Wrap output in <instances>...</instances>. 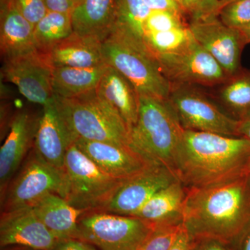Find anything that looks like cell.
<instances>
[{"mask_svg": "<svg viewBox=\"0 0 250 250\" xmlns=\"http://www.w3.org/2000/svg\"><path fill=\"white\" fill-rule=\"evenodd\" d=\"M250 222V187L243 176L197 188H188L183 225L192 238L231 244Z\"/></svg>", "mask_w": 250, "mask_h": 250, "instance_id": "cell-1", "label": "cell"}, {"mask_svg": "<svg viewBox=\"0 0 250 250\" xmlns=\"http://www.w3.org/2000/svg\"><path fill=\"white\" fill-rule=\"evenodd\" d=\"M250 156L241 136L184 129L175 173L187 188L207 187L242 176Z\"/></svg>", "mask_w": 250, "mask_h": 250, "instance_id": "cell-2", "label": "cell"}, {"mask_svg": "<svg viewBox=\"0 0 250 250\" xmlns=\"http://www.w3.org/2000/svg\"><path fill=\"white\" fill-rule=\"evenodd\" d=\"M139 101L137 121L129 131V147L150 164L175 173L184 129L167 100L140 95Z\"/></svg>", "mask_w": 250, "mask_h": 250, "instance_id": "cell-3", "label": "cell"}, {"mask_svg": "<svg viewBox=\"0 0 250 250\" xmlns=\"http://www.w3.org/2000/svg\"><path fill=\"white\" fill-rule=\"evenodd\" d=\"M105 63L132 83L139 95L167 100L172 84L143 41L113 28L103 41Z\"/></svg>", "mask_w": 250, "mask_h": 250, "instance_id": "cell-4", "label": "cell"}, {"mask_svg": "<svg viewBox=\"0 0 250 250\" xmlns=\"http://www.w3.org/2000/svg\"><path fill=\"white\" fill-rule=\"evenodd\" d=\"M54 100L75 141L83 139L129 147V134L124 122L118 113L99 96L96 89L75 98L54 96Z\"/></svg>", "mask_w": 250, "mask_h": 250, "instance_id": "cell-5", "label": "cell"}, {"mask_svg": "<svg viewBox=\"0 0 250 250\" xmlns=\"http://www.w3.org/2000/svg\"><path fill=\"white\" fill-rule=\"evenodd\" d=\"M62 197L77 209L99 211L111 200L125 180L105 173L74 143L65 155Z\"/></svg>", "mask_w": 250, "mask_h": 250, "instance_id": "cell-6", "label": "cell"}, {"mask_svg": "<svg viewBox=\"0 0 250 250\" xmlns=\"http://www.w3.org/2000/svg\"><path fill=\"white\" fill-rule=\"evenodd\" d=\"M152 229L136 217L85 212L79 220L75 238L101 250H138Z\"/></svg>", "mask_w": 250, "mask_h": 250, "instance_id": "cell-7", "label": "cell"}, {"mask_svg": "<svg viewBox=\"0 0 250 250\" xmlns=\"http://www.w3.org/2000/svg\"><path fill=\"white\" fill-rule=\"evenodd\" d=\"M167 101L184 129L238 136V119L191 85H172Z\"/></svg>", "mask_w": 250, "mask_h": 250, "instance_id": "cell-8", "label": "cell"}, {"mask_svg": "<svg viewBox=\"0 0 250 250\" xmlns=\"http://www.w3.org/2000/svg\"><path fill=\"white\" fill-rule=\"evenodd\" d=\"M63 187V170L49 165L34 152L1 194V213L33 207L49 194L62 197Z\"/></svg>", "mask_w": 250, "mask_h": 250, "instance_id": "cell-9", "label": "cell"}, {"mask_svg": "<svg viewBox=\"0 0 250 250\" xmlns=\"http://www.w3.org/2000/svg\"><path fill=\"white\" fill-rule=\"evenodd\" d=\"M156 58L172 85H220L229 78L195 38L180 50Z\"/></svg>", "mask_w": 250, "mask_h": 250, "instance_id": "cell-10", "label": "cell"}, {"mask_svg": "<svg viewBox=\"0 0 250 250\" xmlns=\"http://www.w3.org/2000/svg\"><path fill=\"white\" fill-rule=\"evenodd\" d=\"M53 70L47 56L36 50L4 62L2 74L27 100L43 106L53 99Z\"/></svg>", "mask_w": 250, "mask_h": 250, "instance_id": "cell-11", "label": "cell"}, {"mask_svg": "<svg viewBox=\"0 0 250 250\" xmlns=\"http://www.w3.org/2000/svg\"><path fill=\"white\" fill-rule=\"evenodd\" d=\"M179 179L166 166L150 165L126 179L100 212L133 216L158 191Z\"/></svg>", "mask_w": 250, "mask_h": 250, "instance_id": "cell-12", "label": "cell"}, {"mask_svg": "<svg viewBox=\"0 0 250 250\" xmlns=\"http://www.w3.org/2000/svg\"><path fill=\"white\" fill-rule=\"evenodd\" d=\"M218 16L212 14L192 18L188 26L195 40L231 77L239 71L240 57L244 42L239 30L225 25Z\"/></svg>", "mask_w": 250, "mask_h": 250, "instance_id": "cell-13", "label": "cell"}, {"mask_svg": "<svg viewBox=\"0 0 250 250\" xmlns=\"http://www.w3.org/2000/svg\"><path fill=\"white\" fill-rule=\"evenodd\" d=\"M59 241L36 216L31 207L1 213V248L20 246L36 250H51Z\"/></svg>", "mask_w": 250, "mask_h": 250, "instance_id": "cell-14", "label": "cell"}, {"mask_svg": "<svg viewBox=\"0 0 250 250\" xmlns=\"http://www.w3.org/2000/svg\"><path fill=\"white\" fill-rule=\"evenodd\" d=\"M73 136L64 123L53 99L42 106L34 139V153L59 170H63L69 147L75 143Z\"/></svg>", "mask_w": 250, "mask_h": 250, "instance_id": "cell-15", "label": "cell"}, {"mask_svg": "<svg viewBox=\"0 0 250 250\" xmlns=\"http://www.w3.org/2000/svg\"><path fill=\"white\" fill-rule=\"evenodd\" d=\"M75 144L105 173L119 180L131 178L154 165L129 146L83 139L76 140Z\"/></svg>", "mask_w": 250, "mask_h": 250, "instance_id": "cell-16", "label": "cell"}, {"mask_svg": "<svg viewBox=\"0 0 250 250\" xmlns=\"http://www.w3.org/2000/svg\"><path fill=\"white\" fill-rule=\"evenodd\" d=\"M39 120L26 110L18 111L11 118L9 133L0 149L1 195L34 142Z\"/></svg>", "mask_w": 250, "mask_h": 250, "instance_id": "cell-17", "label": "cell"}, {"mask_svg": "<svg viewBox=\"0 0 250 250\" xmlns=\"http://www.w3.org/2000/svg\"><path fill=\"white\" fill-rule=\"evenodd\" d=\"M34 27L20 12L13 0H3L0 47L4 62L37 50Z\"/></svg>", "mask_w": 250, "mask_h": 250, "instance_id": "cell-18", "label": "cell"}, {"mask_svg": "<svg viewBox=\"0 0 250 250\" xmlns=\"http://www.w3.org/2000/svg\"><path fill=\"white\" fill-rule=\"evenodd\" d=\"M96 92L121 116L129 134L137 121L139 110L140 95L132 83L107 65Z\"/></svg>", "mask_w": 250, "mask_h": 250, "instance_id": "cell-19", "label": "cell"}, {"mask_svg": "<svg viewBox=\"0 0 250 250\" xmlns=\"http://www.w3.org/2000/svg\"><path fill=\"white\" fill-rule=\"evenodd\" d=\"M52 66L93 67L105 64L103 41L95 36L73 33L45 54Z\"/></svg>", "mask_w": 250, "mask_h": 250, "instance_id": "cell-20", "label": "cell"}, {"mask_svg": "<svg viewBox=\"0 0 250 250\" xmlns=\"http://www.w3.org/2000/svg\"><path fill=\"white\" fill-rule=\"evenodd\" d=\"M188 188L179 179L161 189L135 214L152 226L183 224Z\"/></svg>", "mask_w": 250, "mask_h": 250, "instance_id": "cell-21", "label": "cell"}, {"mask_svg": "<svg viewBox=\"0 0 250 250\" xmlns=\"http://www.w3.org/2000/svg\"><path fill=\"white\" fill-rule=\"evenodd\" d=\"M117 0H80L72 11L74 33L104 40L115 25Z\"/></svg>", "mask_w": 250, "mask_h": 250, "instance_id": "cell-22", "label": "cell"}, {"mask_svg": "<svg viewBox=\"0 0 250 250\" xmlns=\"http://www.w3.org/2000/svg\"><path fill=\"white\" fill-rule=\"evenodd\" d=\"M36 216L59 240L75 238L85 211L77 209L57 194H49L31 207Z\"/></svg>", "mask_w": 250, "mask_h": 250, "instance_id": "cell-23", "label": "cell"}, {"mask_svg": "<svg viewBox=\"0 0 250 250\" xmlns=\"http://www.w3.org/2000/svg\"><path fill=\"white\" fill-rule=\"evenodd\" d=\"M107 65L93 67H55L52 75L54 97L71 98L96 89Z\"/></svg>", "mask_w": 250, "mask_h": 250, "instance_id": "cell-24", "label": "cell"}, {"mask_svg": "<svg viewBox=\"0 0 250 250\" xmlns=\"http://www.w3.org/2000/svg\"><path fill=\"white\" fill-rule=\"evenodd\" d=\"M73 33L71 14L48 11L34 27L36 48L47 54Z\"/></svg>", "mask_w": 250, "mask_h": 250, "instance_id": "cell-25", "label": "cell"}, {"mask_svg": "<svg viewBox=\"0 0 250 250\" xmlns=\"http://www.w3.org/2000/svg\"><path fill=\"white\" fill-rule=\"evenodd\" d=\"M151 11L143 0H117L116 22L113 28L143 41L144 25Z\"/></svg>", "mask_w": 250, "mask_h": 250, "instance_id": "cell-26", "label": "cell"}, {"mask_svg": "<svg viewBox=\"0 0 250 250\" xmlns=\"http://www.w3.org/2000/svg\"><path fill=\"white\" fill-rule=\"evenodd\" d=\"M222 103L241 117L250 111V73H237L222 83L218 92Z\"/></svg>", "mask_w": 250, "mask_h": 250, "instance_id": "cell-27", "label": "cell"}, {"mask_svg": "<svg viewBox=\"0 0 250 250\" xmlns=\"http://www.w3.org/2000/svg\"><path fill=\"white\" fill-rule=\"evenodd\" d=\"M189 26L160 32L146 33L143 42L154 57L174 53L184 48L193 39Z\"/></svg>", "mask_w": 250, "mask_h": 250, "instance_id": "cell-28", "label": "cell"}, {"mask_svg": "<svg viewBox=\"0 0 250 250\" xmlns=\"http://www.w3.org/2000/svg\"><path fill=\"white\" fill-rule=\"evenodd\" d=\"M218 16L228 27L241 29L250 23V0H234L221 8Z\"/></svg>", "mask_w": 250, "mask_h": 250, "instance_id": "cell-29", "label": "cell"}, {"mask_svg": "<svg viewBox=\"0 0 250 250\" xmlns=\"http://www.w3.org/2000/svg\"><path fill=\"white\" fill-rule=\"evenodd\" d=\"M179 225L154 226L138 250H168L182 228Z\"/></svg>", "mask_w": 250, "mask_h": 250, "instance_id": "cell-30", "label": "cell"}, {"mask_svg": "<svg viewBox=\"0 0 250 250\" xmlns=\"http://www.w3.org/2000/svg\"><path fill=\"white\" fill-rule=\"evenodd\" d=\"M186 26L187 25L184 22L183 15L170 11H152L145 22L144 34L168 31Z\"/></svg>", "mask_w": 250, "mask_h": 250, "instance_id": "cell-31", "label": "cell"}, {"mask_svg": "<svg viewBox=\"0 0 250 250\" xmlns=\"http://www.w3.org/2000/svg\"><path fill=\"white\" fill-rule=\"evenodd\" d=\"M20 12L31 24H37L48 12L44 0H13Z\"/></svg>", "mask_w": 250, "mask_h": 250, "instance_id": "cell-32", "label": "cell"}, {"mask_svg": "<svg viewBox=\"0 0 250 250\" xmlns=\"http://www.w3.org/2000/svg\"><path fill=\"white\" fill-rule=\"evenodd\" d=\"M192 239V250H232L229 244L215 238L202 237Z\"/></svg>", "mask_w": 250, "mask_h": 250, "instance_id": "cell-33", "label": "cell"}, {"mask_svg": "<svg viewBox=\"0 0 250 250\" xmlns=\"http://www.w3.org/2000/svg\"><path fill=\"white\" fill-rule=\"evenodd\" d=\"M150 11H170L183 15L184 11L177 0H143Z\"/></svg>", "mask_w": 250, "mask_h": 250, "instance_id": "cell-34", "label": "cell"}, {"mask_svg": "<svg viewBox=\"0 0 250 250\" xmlns=\"http://www.w3.org/2000/svg\"><path fill=\"white\" fill-rule=\"evenodd\" d=\"M51 250H98L88 242L75 238L59 240L53 249Z\"/></svg>", "mask_w": 250, "mask_h": 250, "instance_id": "cell-35", "label": "cell"}, {"mask_svg": "<svg viewBox=\"0 0 250 250\" xmlns=\"http://www.w3.org/2000/svg\"><path fill=\"white\" fill-rule=\"evenodd\" d=\"M79 1L80 0H44L48 11L69 14H72Z\"/></svg>", "mask_w": 250, "mask_h": 250, "instance_id": "cell-36", "label": "cell"}, {"mask_svg": "<svg viewBox=\"0 0 250 250\" xmlns=\"http://www.w3.org/2000/svg\"><path fill=\"white\" fill-rule=\"evenodd\" d=\"M193 239L182 224L178 234L168 250H192Z\"/></svg>", "mask_w": 250, "mask_h": 250, "instance_id": "cell-37", "label": "cell"}, {"mask_svg": "<svg viewBox=\"0 0 250 250\" xmlns=\"http://www.w3.org/2000/svg\"><path fill=\"white\" fill-rule=\"evenodd\" d=\"M230 246L232 250H250V222Z\"/></svg>", "mask_w": 250, "mask_h": 250, "instance_id": "cell-38", "label": "cell"}, {"mask_svg": "<svg viewBox=\"0 0 250 250\" xmlns=\"http://www.w3.org/2000/svg\"><path fill=\"white\" fill-rule=\"evenodd\" d=\"M205 0H177L184 12L189 13L192 18L200 13Z\"/></svg>", "mask_w": 250, "mask_h": 250, "instance_id": "cell-39", "label": "cell"}, {"mask_svg": "<svg viewBox=\"0 0 250 250\" xmlns=\"http://www.w3.org/2000/svg\"><path fill=\"white\" fill-rule=\"evenodd\" d=\"M237 132L238 136L250 141V111L238 118Z\"/></svg>", "mask_w": 250, "mask_h": 250, "instance_id": "cell-40", "label": "cell"}, {"mask_svg": "<svg viewBox=\"0 0 250 250\" xmlns=\"http://www.w3.org/2000/svg\"><path fill=\"white\" fill-rule=\"evenodd\" d=\"M218 1L219 0H205L200 13L192 18H200L212 14L217 15L216 11Z\"/></svg>", "mask_w": 250, "mask_h": 250, "instance_id": "cell-41", "label": "cell"}, {"mask_svg": "<svg viewBox=\"0 0 250 250\" xmlns=\"http://www.w3.org/2000/svg\"><path fill=\"white\" fill-rule=\"evenodd\" d=\"M238 30L241 33L242 39H243L244 44L250 42V23L248 25L245 26L244 27L238 29Z\"/></svg>", "mask_w": 250, "mask_h": 250, "instance_id": "cell-42", "label": "cell"}, {"mask_svg": "<svg viewBox=\"0 0 250 250\" xmlns=\"http://www.w3.org/2000/svg\"><path fill=\"white\" fill-rule=\"evenodd\" d=\"M242 176L246 179L247 184L250 187V156L243 169Z\"/></svg>", "mask_w": 250, "mask_h": 250, "instance_id": "cell-43", "label": "cell"}, {"mask_svg": "<svg viewBox=\"0 0 250 250\" xmlns=\"http://www.w3.org/2000/svg\"><path fill=\"white\" fill-rule=\"evenodd\" d=\"M3 250H36L32 249V248H27V247L20 246H13L6 247L4 248Z\"/></svg>", "mask_w": 250, "mask_h": 250, "instance_id": "cell-44", "label": "cell"}, {"mask_svg": "<svg viewBox=\"0 0 250 250\" xmlns=\"http://www.w3.org/2000/svg\"><path fill=\"white\" fill-rule=\"evenodd\" d=\"M234 1V0H219L218 7H217L216 14L218 15V11L221 8H223L225 5L229 4V3L231 2V1Z\"/></svg>", "mask_w": 250, "mask_h": 250, "instance_id": "cell-45", "label": "cell"}]
</instances>
